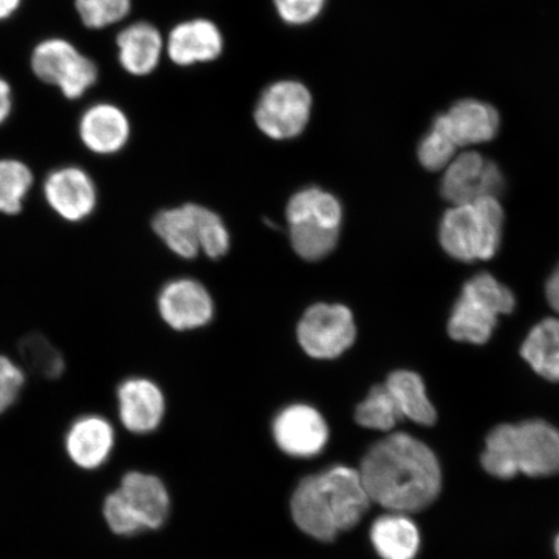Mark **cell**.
I'll list each match as a JSON object with an SVG mask.
<instances>
[{"label":"cell","mask_w":559,"mask_h":559,"mask_svg":"<svg viewBox=\"0 0 559 559\" xmlns=\"http://www.w3.org/2000/svg\"><path fill=\"white\" fill-rule=\"evenodd\" d=\"M359 474L370 502L394 513L411 514L428 508L442 488L435 452L404 432L370 447Z\"/></svg>","instance_id":"obj_1"},{"label":"cell","mask_w":559,"mask_h":559,"mask_svg":"<svg viewBox=\"0 0 559 559\" xmlns=\"http://www.w3.org/2000/svg\"><path fill=\"white\" fill-rule=\"evenodd\" d=\"M481 466L500 479L516 474L550 477L559 473V431L542 419L500 425L489 432Z\"/></svg>","instance_id":"obj_2"},{"label":"cell","mask_w":559,"mask_h":559,"mask_svg":"<svg viewBox=\"0 0 559 559\" xmlns=\"http://www.w3.org/2000/svg\"><path fill=\"white\" fill-rule=\"evenodd\" d=\"M293 250L305 261L324 260L337 247L344 210L335 195L318 187L293 194L285 209Z\"/></svg>","instance_id":"obj_3"},{"label":"cell","mask_w":559,"mask_h":559,"mask_svg":"<svg viewBox=\"0 0 559 559\" xmlns=\"http://www.w3.org/2000/svg\"><path fill=\"white\" fill-rule=\"evenodd\" d=\"M504 212L496 198L453 205L440 222L439 240L461 262L487 261L498 253Z\"/></svg>","instance_id":"obj_4"},{"label":"cell","mask_w":559,"mask_h":559,"mask_svg":"<svg viewBox=\"0 0 559 559\" xmlns=\"http://www.w3.org/2000/svg\"><path fill=\"white\" fill-rule=\"evenodd\" d=\"M515 298L504 284L489 274L466 282L454 304L449 333L454 341L485 345L491 338L499 318L514 310Z\"/></svg>","instance_id":"obj_5"},{"label":"cell","mask_w":559,"mask_h":559,"mask_svg":"<svg viewBox=\"0 0 559 559\" xmlns=\"http://www.w3.org/2000/svg\"><path fill=\"white\" fill-rule=\"evenodd\" d=\"M169 508V493L163 481L155 475L132 472L105 500L104 515L114 533L134 535L163 526Z\"/></svg>","instance_id":"obj_6"},{"label":"cell","mask_w":559,"mask_h":559,"mask_svg":"<svg viewBox=\"0 0 559 559\" xmlns=\"http://www.w3.org/2000/svg\"><path fill=\"white\" fill-rule=\"evenodd\" d=\"M31 68L41 83L59 88L68 100L81 99L99 80L95 61L64 38L39 41L31 56Z\"/></svg>","instance_id":"obj_7"},{"label":"cell","mask_w":559,"mask_h":559,"mask_svg":"<svg viewBox=\"0 0 559 559\" xmlns=\"http://www.w3.org/2000/svg\"><path fill=\"white\" fill-rule=\"evenodd\" d=\"M312 95L304 83L285 80L272 83L254 109L257 128L277 142L302 134L311 120Z\"/></svg>","instance_id":"obj_8"},{"label":"cell","mask_w":559,"mask_h":559,"mask_svg":"<svg viewBox=\"0 0 559 559\" xmlns=\"http://www.w3.org/2000/svg\"><path fill=\"white\" fill-rule=\"evenodd\" d=\"M314 501L320 514L338 534L354 528L370 506L359 472L344 465L314 474Z\"/></svg>","instance_id":"obj_9"},{"label":"cell","mask_w":559,"mask_h":559,"mask_svg":"<svg viewBox=\"0 0 559 559\" xmlns=\"http://www.w3.org/2000/svg\"><path fill=\"white\" fill-rule=\"evenodd\" d=\"M355 338L354 314L344 305L314 304L298 321V344L312 359L338 358L354 345Z\"/></svg>","instance_id":"obj_10"},{"label":"cell","mask_w":559,"mask_h":559,"mask_svg":"<svg viewBox=\"0 0 559 559\" xmlns=\"http://www.w3.org/2000/svg\"><path fill=\"white\" fill-rule=\"evenodd\" d=\"M502 190L504 175L500 167L474 151L456 155L445 167L440 183V192L452 205L486 198L498 199Z\"/></svg>","instance_id":"obj_11"},{"label":"cell","mask_w":559,"mask_h":559,"mask_svg":"<svg viewBox=\"0 0 559 559\" xmlns=\"http://www.w3.org/2000/svg\"><path fill=\"white\" fill-rule=\"evenodd\" d=\"M160 318L174 331L199 330L214 318V300L209 290L193 278L167 283L158 296Z\"/></svg>","instance_id":"obj_12"},{"label":"cell","mask_w":559,"mask_h":559,"mask_svg":"<svg viewBox=\"0 0 559 559\" xmlns=\"http://www.w3.org/2000/svg\"><path fill=\"white\" fill-rule=\"evenodd\" d=\"M272 431L280 449L295 457L317 456L330 438L324 417L307 404H292L280 412Z\"/></svg>","instance_id":"obj_13"},{"label":"cell","mask_w":559,"mask_h":559,"mask_svg":"<svg viewBox=\"0 0 559 559\" xmlns=\"http://www.w3.org/2000/svg\"><path fill=\"white\" fill-rule=\"evenodd\" d=\"M44 193L48 206L70 223L88 218L97 204L94 180L79 166H62L48 174Z\"/></svg>","instance_id":"obj_14"},{"label":"cell","mask_w":559,"mask_h":559,"mask_svg":"<svg viewBox=\"0 0 559 559\" xmlns=\"http://www.w3.org/2000/svg\"><path fill=\"white\" fill-rule=\"evenodd\" d=\"M436 121L457 148L491 142L500 129L498 110L491 104L477 99L454 103L445 114L437 116Z\"/></svg>","instance_id":"obj_15"},{"label":"cell","mask_w":559,"mask_h":559,"mask_svg":"<svg viewBox=\"0 0 559 559\" xmlns=\"http://www.w3.org/2000/svg\"><path fill=\"white\" fill-rule=\"evenodd\" d=\"M83 145L95 155L110 156L122 151L131 135L124 111L110 103H97L83 111L79 123Z\"/></svg>","instance_id":"obj_16"},{"label":"cell","mask_w":559,"mask_h":559,"mask_svg":"<svg viewBox=\"0 0 559 559\" xmlns=\"http://www.w3.org/2000/svg\"><path fill=\"white\" fill-rule=\"evenodd\" d=\"M225 39L213 21L194 19L174 27L167 37L166 51L179 67H191L219 58Z\"/></svg>","instance_id":"obj_17"},{"label":"cell","mask_w":559,"mask_h":559,"mask_svg":"<svg viewBox=\"0 0 559 559\" xmlns=\"http://www.w3.org/2000/svg\"><path fill=\"white\" fill-rule=\"evenodd\" d=\"M118 409L124 428L146 435L158 428L165 415V396L155 382L130 379L117 391Z\"/></svg>","instance_id":"obj_18"},{"label":"cell","mask_w":559,"mask_h":559,"mask_svg":"<svg viewBox=\"0 0 559 559\" xmlns=\"http://www.w3.org/2000/svg\"><path fill=\"white\" fill-rule=\"evenodd\" d=\"M118 60L131 75L144 76L155 72L163 56L165 41L155 25L140 21L117 35Z\"/></svg>","instance_id":"obj_19"},{"label":"cell","mask_w":559,"mask_h":559,"mask_svg":"<svg viewBox=\"0 0 559 559\" xmlns=\"http://www.w3.org/2000/svg\"><path fill=\"white\" fill-rule=\"evenodd\" d=\"M115 444V431L100 416H83L70 426L67 451L83 469H95L107 461Z\"/></svg>","instance_id":"obj_20"},{"label":"cell","mask_w":559,"mask_h":559,"mask_svg":"<svg viewBox=\"0 0 559 559\" xmlns=\"http://www.w3.org/2000/svg\"><path fill=\"white\" fill-rule=\"evenodd\" d=\"M370 540L382 559H415L419 549L417 526L403 513L379 516L370 528Z\"/></svg>","instance_id":"obj_21"},{"label":"cell","mask_w":559,"mask_h":559,"mask_svg":"<svg viewBox=\"0 0 559 559\" xmlns=\"http://www.w3.org/2000/svg\"><path fill=\"white\" fill-rule=\"evenodd\" d=\"M152 228L175 255L193 260L200 254L191 204L160 210L152 221Z\"/></svg>","instance_id":"obj_22"},{"label":"cell","mask_w":559,"mask_h":559,"mask_svg":"<svg viewBox=\"0 0 559 559\" xmlns=\"http://www.w3.org/2000/svg\"><path fill=\"white\" fill-rule=\"evenodd\" d=\"M383 384L393 396L403 418L424 426H431L437 421V411L432 407L425 383L417 373L395 370Z\"/></svg>","instance_id":"obj_23"},{"label":"cell","mask_w":559,"mask_h":559,"mask_svg":"<svg viewBox=\"0 0 559 559\" xmlns=\"http://www.w3.org/2000/svg\"><path fill=\"white\" fill-rule=\"evenodd\" d=\"M521 355L537 374L559 382V318L536 324L524 340Z\"/></svg>","instance_id":"obj_24"},{"label":"cell","mask_w":559,"mask_h":559,"mask_svg":"<svg viewBox=\"0 0 559 559\" xmlns=\"http://www.w3.org/2000/svg\"><path fill=\"white\" fill-rule=\"evenodd\" d=\"M21 360L32 373L46 380H56L64 373V356L45 334L32 332L19 342Z\"/></svg>","instance_id":"obj_25"},{"label":"cell","mask_w":559,"mask_h":559,"mask_svg":"<svg viewBox=\"0 0 559 559\" xmlns=\"http://www.w3.org/2000/svg\"><path fill=\"white\" fill-rule=\"evenodd\" d=\"M33 183V171L23 160L0 159V214H19Z\"/></svg>","instance_id":"obj_26"},{"label":"cell","mask_w":559,"mask_h":559,"mask_svg":"<svg viewBox=\"0 0 559 559\" xmlns=\"http://www.w3.org/2000/svg\"><path fill=\"white\" fill-rule=\"evenodd\" d=\"M355 419L362 428L390 431L403 416L386 386L377 384L356 408Z\"/></svg>","instance_id":"obj_27"},{"label":"cell","mask_w":559,"mask_h":559,"mask_svg":"<svg viewBox=\"0 0 559 559\" xmlns=\"http://www.w3.org/2000/svg\"><path fill=\"white\" fill-rule=\"evenodd\" d=\"M191 209L195 229H198L200 251L212 260L225 257L230 247V237L225 222L209 207L191 204Z\"/></svg>","instance_id":"obj_28"},{"label":"cell","mask_w":559,"mask_h":559,"mask_svg":"<svg viewBox=\"0 0 559 559\" xmlns=\"http://www.w3.org/2000/svg\"><path fill=\"white\" fill-rule=\"evenodd\" d=\"M74 7L83 25L100 31L128 17L132 0H74Z\"/></svg>","instance_id":"obj_29"},{"label":"cell","mask_w":559,"mask_h":559,"mask_svg":"<svg viewBox=\"0 0 559 559\" xmlns=\"http://www.w3.org/2000/svg\"><path fill=\"white\" fill-rule=\"evenodd\" d=\"M457 145L436 120L418 145V159L426 170H444L456 157Z\"/></svg>","instance_id":"obj_30"},{"label":"cell","mask_w":559,"mask_h":559,"mask_svg":"<svg viewBox=\"0 0 559 559\" xmlns=\"http://www.w3.org/2000/svg\"><path fill=\"white\" fill-rule=\"evenodd\" d=\"M326 0H274L275 10L285 24L302 26L323 12Z\"/></svg>","instance_id":"obj_31"},{"label":"cell","mask_w":559,"mask_h":559,"mask_svg":"<svg viewBox=\"0 0 559 559\" xmlns=\"http://www.w3.org/2000/svg\"><path fill=\"white\" fill-rule=\"evenodd\" d=\"M25 383V374L15 361L0 355V415L16 402Z\"/></svg>","instance_id":"obj_32"},{"label":"cell","mask_w":559,"mask_h":559,"mask_svg":"<svg viewBox=\"0 0 559 559\" xmlns=\"http://www.w3.org/2000/svg\"><path fill=\"white\" fill-rule=\"evenodd\" d=\"M13 110V91L10 82L0 76V126L9 121Z\"/></svg>","instance_id":"obj_33"},{"label":"cell","mask_w":559,"mask_h":559,"mask_svg":"<svg viewBox=\"0 0 559 559\" xmlns=\"http://www.w3.org/2000/svg\"><path fill=\"white\" fill-rule=\"evenodd\" d=\"M545 293L551 309L559 313V265L549 277Z\"/></svg>","instance_id":"obj_34"},{"label":"cell","mask_w":559,"mask_h":559,"mask_svg":"<svg viewBox=\"0 0 559 559\" xmlns=\"http://www.w3.org/2000/svg\"><path fill=\"white\" fill-rule=\"evenodd\" d=\"M21 4L23 0H0V23L15 15Z\"/></svg>","instance_id":"obj_35"},{"label":"cell","mask_w":559,"mask_h":559,"mask_svg":"<svg viewBox=\"0 0 559 559\" xmlns=\"http://www.w3.org/2000/svg\"><path fill=\"white\" fill-rule=\"evenodd\" d=\"M555 549H556V555H557V557L559 559V535H558V537L556 539V543H555Z\"/></svg>","instance_id":"obj_36"}]
</instances>
